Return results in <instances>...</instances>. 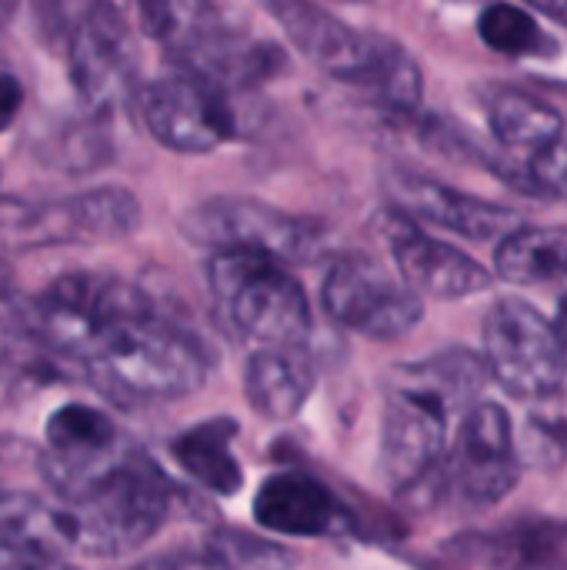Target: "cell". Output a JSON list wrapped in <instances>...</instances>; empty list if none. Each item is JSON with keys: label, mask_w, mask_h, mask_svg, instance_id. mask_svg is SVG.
<instances>
[{"label": "cell", "mask_w": 567, "mask_h": 570, "mask_svg": "<svg viewBox=\"0 0 567 570\" xmlns=\"http://www.w3.org/2000/svg\"><path fill=\"white\" fill-rule=\"evenodd\" d=\"M207 287L231 331L257 347H304L311 304L291 267L244 250L214 254Z\"/></svg>", "instance_id": "obj_4"}, {"label": "cell", "mask_w": 567, "mask_h": 570, "mask_svg": "<svg viewBox=\"0 0 567 570\" xmlns=\"http://www.w3.org/2000/svg\"><path fill=\"white\" fill-rule=\"evenodd\" d=\"M137 570H227L211 551L207 554H201V558H157V561H150V564H144V568Z\"/></svg>", "instance_id": "obj_32"}, {"label": "cell", "mask_w": 567, "mask_h": 570, "mask_svg": "<svg viewBox=\"0 0 567 570\" xmlns=\"http://www.w3.org/2000/svg\"><path fill=\"white\" fill-rule=\"evenodd\" d=\"M267 13L287 40L331 80L368 90L394 114H414L424 97L418 60L391 37L358 30L307 0H267Z\"/></svg>", "instance_id": "obj_3"}, {"label": "cell", "mask_w": 567, "mask_h": 570, "mask_svg": "<svg viewBox=\"0 0 567 570\" xmlns=\"http://www.w3.org/2000/svg\"><path fill=\"white\" fill-rule=\"evenodd\" d=\"M137 110L147 134L174 154H211L241 137L231 94L184 70L144 83Z\"/></svg>", "instance_id": "obj_8"}, {"label": "cell", "mask_w": 567, "mask_h": 570, "mask_svg": "<svg viewBox=\"0 0 567 570\" xmlns=\"http://www.w3.org/2000/svg\"><path fill=\"white\" fill-rule=\"evenodd\" d=\"M67 77L90 114L104 117L137 90V43L120 7H80L67 37Z\"/></svg>", "instance_id": "obj_9"}, {"label": "cell", "mask_w": 567, "mask_h": 570, "mask_svg": "<svg viewBox=\"0 0 567 570\" xmlns=\"http://www.w3.org/2000/svg\"><path fill=\"white\" fill-rule=\"evenodd\" d=\"M254 521L271 534L331 538L351 531V508L317 478L301 471L271 474L254 494Z\"/></svg>", "instance_id": "obj_16"}, {"label": "cell", "mask_w": 567, "mask_h": 570, "mask_svg": "<svg viewBox=\"0 0 567 570\" xmlns=\"http://www.w3.org/2000/svg\"><path fill=\"white\" fill-rule=\"evenodd\" d=\"M63 538L84 558H127L140 551L170 518L174 488L150 454L124 444L84 468H57L37 458Z\"/></svg>", "instance_id": "obj_1"}, {"label": "cell", "mask_w": 567, "mask_h": 570, "mask_svg": "<svg viewBox=\"0 0 567 570\" xmlns=\"http://www.w3.org/2000/svg\"><path fill=\"white\" fill-rule=\"evenodd\" d=\"M541 13H548V17L565 20L567 23V3H541Z\"/></svg>", "instance_id": "obj_34"}, {"label": "cell", "mask_w": 567, "mask_h": 570, "mask_svg": "<svg viewBox=\"0 0 567 570\" xmlns=\"http://www.w3.org/2000/svg\"><path fill=\"white\" fill-rule=\"evenodd\" d=\"M521 474V454L511 417L501 404L481 401L461 417L454 448L448 454V491L468 508L481 511L505 501Z\"/></svg>", "instance_id": "obj_11"}, {"label": "cell", "mask_w": 567, "mask_h": 570, "mask_svg": "<svg viewBox=\"0 0 567 570\" xmlns=\"http://www.w3.org/2000/svg\"><path fill=\"white\" fill-rule=\"evenodd\" d=\"M314 391V364L304 347H254L244 361V397L264 421H294Z\"/></svg>", "instance_id": "obj_18"}, {"label": "cell", "mask_w": 567, "mask_h": 570, "mask_svg": "<svg viewBox=\"0 0 567 570\" xmlns=\"http://www.w3.org/2000/svg\"><path fill=\"white\" fill-rule=\"evenodd\" d=\"M485 364L495 384L521 401H548L565 387L567 351L551 317L521 297H505L485 314Z\"/></svg>", "instance_id": "obj_6"}, {"label": "cell", "mask_w": 567, "mask_h": 570, "mask_svg": "<svg viewBox=\"0 0 567 570\" xmlns=\"http://www.w3.org/2000/svg\"><path fill=\"white\" fill-rule=\"evenodd\" d=\"M555 327H558V337H561V344H565V351H567V294L561 297V304H558V314H555Z\"/></svg>", "instance_id": "obj_33"}, {"label": "cell", "mask_w": 567, "mask_h": 570, "mask_svg": "<svg viewBox=\"0 0 567 570\" xmlns=\"http://www.w3.org/2000/svg\"><path fill=\"white\" fill-rule=\"evenodd\" d=\"M84 384V367L23 327H0V391L3 394H30L57 384Z\"/></svg>", "instance_id": "obj_22"}, {"label": "cell", "mask_w": 567, "mask_h": 570, "mask_svg": "<svg viewBox=\"0 0 567 570\" xmlns=\"http://www.w3.org/2000/svg\"><path fill=\"white\" fill-rule=\"evenodd\" d=\"M10 17H13V3H0V27H7Z\"/></svg>", "instance_id": "obj_35"}, {"label": "cell", "mask_w": 567, "mask_h": 570, "mask_svg": "<svg viewBox=\"0 0 567 570\" xmlns=\"http://www.w3.org/2000/svg\"><path fill=\"white\" fill-rule=\"evenodd\" d=\"M485 114H488V127H491L495 140L501 147H508L511 154H525L528 160L545 154L548 147H555L565 137L561 110L531 90L498 87L488 94Z\"/></svg>", "instance_id": "obj_20"}, {"label": "cell", "mask_w": 567, "mask_h": 570, "mask_svg": "<svg viewBox=\"0 0 567 570\" xmlns=\"http://www.w3.org/2000/svg\"><path fill=\"white\" fill-rule=\"evenodd\" d=\"M525 190L538 197H567V134L545 154L525 160Z\"/></svg>", "instance_id": "obj_28"}, {"label": "cell", "mask_w": 567, "mask_h": 570, "mask_svg": "<svg viewBox=\"0 0 567 570\" xmlns=\"http://www.w3.org/2000/svg\"><path fill=\"white\" fill-rule=\"evenodd\" d=\"M53 501L0 491V570H80Z\"/></svg>", "instance_id": "obj_17"}, {"label": "cell", "mask_w": 567, "mask_h": 570, "mask_svg": "<svg viewBox=\"0 0 567 570\" xmlns=\"http://www.w3.org/2000/svg\"><path fill=\"white\" fill-rule=\"evenodd\" d=\"M207 551L227 570H291L297 564V558L287 548L237 531L214 534L207 541Z\"/></svg>", "instance_id": "obj_26"}, {"label": "cell", "mask_w": 567, "mask_h": 570, "mask_svg": "<svg viewBox=\"0 0 567 570\" xmlns=\"http://www.w3.org/2000/svg\"><path fill=\"white\" fill-rule=\"evenodd\" d=\"M177 227L190 244L211 247L214 254L244 250L271 257L284 267L314 264L331 254V227L324 220L287 214L244 194L204 197L180 214Z\"/></svg>", "instance_id": "obj_5"}, {"label": "cell", "mask_w": 567, "mask_h": 570, "mask_svg": "<svg viewBox=\"0 0 567 570\" xmlns=\"http://www.w3.org/2000/svg\"><path fill=\"white\" fill-rule=\"evenodd\" d=\"M30 214H33V204L0 194V247L3 244L23 247V230L30 224Z\"/></svg>", "instance_id": "obj_29"}, {"label": "cell", "mask_w": 567, "mask_h": 570, "mask_svg": "<svg viewBox=\"0 0 567 570\" xmlns=\"http://www.w3.org/2000/svg\"><path fill=\"white\" fill-rule=\"evenodd\" d=\"M444 551L478 570H567V518L525 514L488 531H468Z\"/></svg>", "instance_id": "obj_15"}, {"label": "cell", "mask_w": 567, "mask_h": 570, "mask_svg": "<svg viewBox=\"0 0 567 570\" xmlns=\"http://www.w3.org/2000/svg\"><path fill=\"white\" fill-rule=\"evenodd\" d=\"M451 417L454 411L434 394L391 377L378 444V471L391 494H411L441 468L448 458Z\"/></svg>", "instance_id": "obj_10"}, {"label": "cell", "mask_w": 567, "mask_h": 570, "mask_svg": "<svg viewBox=\"0 0 567 570\" xmlns=\"http://www.w3.org/2000/svg\"><path fill=\"white\" fill-rule=\"evenodd\" d=\"M478 33L491 50H498L505 57H518V60L521 57H548V50H555V40L538 23V17L515 3L485 7L478 17Z\"/></svg>", "instance_id": "obj_25"}, {"label": "cell", "mask_w": 567, "mask_h": 570, "mask_svg": "<svg viewBox=\"0 0 567 570\" xmlns=\"http://www.w3.org/2000/svg\"><path fill=\"white\" fill-rule=\"evenodd\" d=\"M20 304H23V297H20L17 277L7 267V261L0 257V327H7L13 321V314L20 311Z\"/></svg>", "instance_id": "obj_31"}, {"label": "cell", "mask_w": 567, "mask_h": 570, "mask_svg": "<svg viewBox=\"0 0 567 570\" xmlns=\"http://www.w3.org/2000/svg\"><path fill=\"white\" fill-rule=\"evenodd\" d=\"M521 461L555 471L567 461V421L561 417H531L525 431V454Z\"/></svg>", "instance_id": "obj_27"}, {"label": "cell", "mask_w": 567, "mask_h": 570, "mask_svg": "<svg viewBox=\"0 0 567 570\" xmlns=\"http://www.w3.org/2000/svg\"><path fill=\"white\" fill-rule=\"evenodd\" d=\"M211 371L207 344L154 304L100 334L84 361V384L114 404H154L197 394Z\"/></svg>", "instance_id": "obj_2"}, {"label": "cell", "mask_w": 567, "mask_h": 570, "mask_svg": "<svg viewBox=\"0 0 567 570\" xmlns=\"http://www.w3.org/2000/svg\"><path fill=\"white\" fill-rule=\"evenodd\" d=\"M384 194L394 200V207L418 220L431 224L451 234H461L468 240H505L511 230H518V210L465 194L458 187H448L428 174L408 170V167H391L384 170Z\"/></svg>", "instance_id": "obj_13"}, {"label": "cell", "mask_w": 567, "mask_h": 570, "mask_svg": "<svg viewBox=\"0 0 567 570\" xmlns=\"http://www.w3.org/2000/svg\"><path fill=\"white\" fill-rule=\"evenodd\" d=\"M140 227V200L117 184L80 190L50 204H33L23 247L50 244H110Z\"/></svg>", "instance_id": "obj_14"}, {"label": "cell", "mask_w": 567, "mask_h": 570, "mask_svg": "<svg viewBox=\"0 0 567 570\" xmlns=\"http://www.w3.org/2000/svg\"><path fill=\"white\" fill-rule=\"evenodd\" d=\"M394 377L434 394L441 404H448L454 414H468L471 407L481 404V391L491 381L488 364L481 354L468 351V347H448L434 357H424L418 364L398 367Z\"/></svg>", "instance_id": "obj_23"}, {"label": "cell", "mask_w": 567, "mask_h": 570, "mask_svg": "<svg viewBox=\"0 0 567 570\" xmlns=\"http://www.w3.org/2000/svg\"><path fill=\"white\" fill-rule=\"evenodd\" d=\"M495 271L518 287L567 281V227H518L495 250Z\"/></svg>", "instance_id": "obj_24"}, {"label": "cell", "mask_w": 567, "mask_h": 570, "mask_svg": "<svg viewBox=\"0 0 567 570\" xmlns=\"http://www.w3.org/2000/svg\"><path fill=\"white\" fill-rule=\"evenodd\" d=\"M20 107H23V83H20V77L0 70V134L17 120Z\"/></svg>", "instance_id": "obj_30"}, {"label": "cell", "mask_w": 567, "mask_h": 570, "mask_svg": "<svg viewBox=\"0 0 567 570\" xmlns=\"http://www.w3.org/2000/svg\"><path fill=\"white\" fill-rule=\"evenodd\" d=\"M43 438H47V448L40 451V458L57 464V468L97 464L127 444V438L117 431V424L90 404L57 407L47 417Z\"/></svg>", "instance_id": "obj_21"}, {"label": "cell", "mask_w": 567, "mask_h": 570, "mask_svg": "<svg viewBox=\"0 0 567 570\" xmlns=\"http://www.w3.org/2000/svg\"><path fill=\"white\" fill-rule=\"evenodd\" d=\"M237 438L234 417H211L170 441V458L177 468L217 498H234L244 488V468L234 458L231 444Z\"/></svg>", "instance_id": "obj_19"}, {"label": "cell", "mask_w": 567, "mask_h": 570, "mask_svg": "<svg viewBox=\"0 0 567 570\" xmlns=\"http://www.w3.org/2000/svg\"><path fill=\"white\" fill-rule=\"evenodd\" d=\"M321 307L338 327L368 341H401L424 317V301L364 254H344L328 267Z\"/></svg>", "instance_id": "obj_7"}, {"label": "cell", "mask_w": 567, "mask_h": 570, "mask_svg": "<svg viewBox=\"0 0 567 570\" xmlns=\"http://www.w3.org/2000/svg\"><path fill=\"white\" fill-rule=\"evenodd\" d=\"M381 234L394 257L398 277L418 294L434 301H461L491 287V274L461 247L431 237L418 220L391 210L381 217Z\"/></svg>", "instance_id": "obj_12"}]
</instances>
